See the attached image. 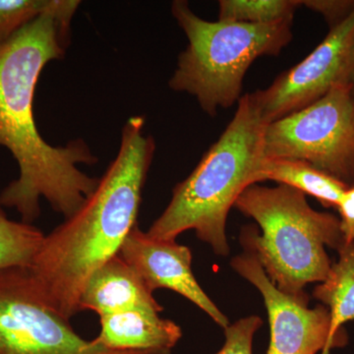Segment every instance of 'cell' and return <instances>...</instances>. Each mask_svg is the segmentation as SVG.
Listing matches in <instances>:
<instances>
[{"instance_id": "cell-1", "label": "cell", "mask_w": 354, "mask_h": 354, "mask_svg": "<svg viewBox=\"0 0 354 354\" xmlns=\"http://www.w3.org/2000/svg\"><path fill=\"white\" fill-rule=\"evenodd\" d=\"M79 6L77 0H55L46 13L0 44V146L8 149L19 167L18 178L0 193V205L15 209L29 225L41 215V198L66 220L99 183L100 178L78 167L97 160L86 142L50 145L39 134L32 111L41 71L48 62L64 58Z\"/></svg>"}, {"instance_id": "cell-2", "label": "cell", "mask_w": 354, "mask_h": 354, "mask_svg": "<svg viewBox=\"0 0 354 354\" xmlns=\"http://www.w3.org/2000/svg\"><path fill=\"white\" fill-rule=\"evenodd\" d=\"M143 116H132L121 133L120 150L97 187L75 213L43 244L29 269L39 297L53 311L71 320L88 279L118 255L137 225L142 192L156 151L144 134Z\"/></svg>"}, {"instance_id": "cell-3", "label": "cell", "mask_w": 354, "mask_h": 354, "mask_svg": "<svg viewBox=\"0 0 354 354\" xmlns=\"http://www.w3.org/2000/svg\"><path fill=\"white\" fill-rule=\"evenodd\" d=\"M266 125L250 93L242 95L225 131L190 176L174 187L171 202L149 235L176 241L186 230H194L216 255L227 257L230 209L247 187L261 183Z\"/></svg>"}, {"instance_id": "cell-4", "label": "cell", "mask_w": 354, "mask_h": 354, "mask_svg": "<svg viewBox=\"0 0 354 354\" xmlns=\"http://www.w3.org/2000/svg\"><path fill=\"white\" fill-rule=\"evenodd\" d=\"M235 208L253 218L242 227L241 242L281 292L308 297L305 286L322 283L332 266L326 247L339 250L344 244L339 218L315 211L306 195L290 186L253 185L237 198Z\"/></svg>"}, {"instance_id": "cell-5", "label": "cell", "mask_w": 354, "mask_h": 354, "mask_svg": "<svg viewBox=\"0 0 354 354\" xmlns=\"http://www.w3.org/2000/svg\"><path fill=\"white\" fill-rule=\"evenodd\" d=\"M171 13L188 39L169 85L196 97L214 118L239 102L247 70L257 58L277 57L292 39V19L271 24L205 20L187 1L176 0Z\"/></svg>"}, {"instance_id": "cell-6", "label": "cell", "mask_w": 354, "mask_h": 354, "mask_svg": "<svg viewBox=\"0 0 354 354\" xmlns=\"http://www.w3.org/2000/svg\"><path fill=\"white\" fill-rule=\"evenodd\" d=\"M353 86H339L306 108L266 125V158L304 160L354 184Z\"/></svg>"}, {"instance_id": "cell-7", "label": "cell", "mask_w": 354, "mask_h": 354, "mask_svg": "<svg viewBox=\"0 0 354 354\" xmlns=\"http://www.w3.org/2000/svg\"><path fill=\"white\" fill-rule=\"evenodd\" d=\"M0 354L145 353L86 341L41 300L28 267H15L0 270Z\"/></svg>"}, {"instance_id": "cell-8", "label": "cell", "mask_w": 354, "mask_h": 354, "mask_svg": "<svg viewBox=\"0 0 354 354\" xmlns=\"http://www.w3.org/2000/svg\"><path fill=\"white\" fill-rule=\"evenodd\" d=\"M354 83V11L301 62L265 90L250 93L267 124L306 108L339 86Z\"/></svg>"}, {"instance_id": "cell-9", "label": "cell", "mask_w": 354, "mask_h": 354, "mask_svg": "<svg viewBox=\"0 0 354 354\" xmlns=\"http://www.w3.org/2000/svg\"><path fill=\"white\" fill-rule=\"evenodd\" d=\"M237 274L262 295L269 316L271 341L267 354H324L348 344V335L332 334L329 309L323 304L309 308V297H293L281 292L250 252L232 258Z\"/></svg>"}, {"instance_id": "cell-10", "label": "cell", "mask_w": 354, "mask_h": 354, "mask_svg": "<svg viewBox=\"0 0 354 354\" xmlns=\"http://www.w3.org/2000/svg\"><path fill=\"white\" fill-rule=\"evenodd\" d=\"M118 255L135 270L147 288L176 291L190 300L221 328L230 321L202 290L193 274L192 253L189 247L176 241H160L135 225L120 247Z\"/></svg>"}, {"instance_id": "cell-11", "label": "cell", "mask_w": 354, "mask_h": 354, "mask_svg": "<svg viewBox=\"0 0 354 354\" xmlns=\"http://www.w3.org/2000/svg\"><path fill=\"white\" fill-rule=\"evenodd\" d=\"M79 307L80 312L91 310L99 317L130 309L158 314L164 310L139 274L118 254L97 268L88 279Z\"/></svg>"}, {"instance_id": "cell-12", "label": "cell", "mask_w": 354, "mask_h": 354, "mask_svg": "<svg viewBox=\"0 0 354 354\" xmlns=\"http://www.w3.org/2000/svg\"><path fill=\"white\" fill-rule=\"evenodd\" d=\"M100 324L101 330L95 339L114 351L171 354L183 337V330L176 323L146 310H124L101 316Z\"/></svg>"}, {"instance_id": "cell-13", "label": "cell", "mask_w": 354, "mask_h": 354, "mask_svg": "<svg viewBox=\"0 0 354 354\" xmlns=\"http://www.w3.org/2000/svg\"><path fill=\"white\" fill-rule=\"evenodd\" d=\"M265 180L290 186L316 198L327 208H337L344 191L351 186L304 160L283 158H265L261 183Z\"/></svg>"}, {"instance_id": "cell-14", "label": "cell", "mask_w": 354, "mask_h": 354, "mask_svg": "<svg viewBox=\"0 0 354 354\" xmlns=\"http://www.w3.org/2000/svg\"><path fill=\"white\" fill-rule=\"evenodd\" d=\"M339 259L313 290V297L329 309L332 334L348 335L342 326L354 321V242L337 250Z\"/></svg>"}, {"instance_id": "cell-15", "label": "cell", "mask_w": 354, "mask_h": 354, "mask_svg": "<svg viewBox=\"0 0 354 354\" xmlns=\"http://www.w3.org/2000/svg\"><path fill=\"white\" fill-rule=\"evenodd\" d=\"M44 236L35 225L10 220L0 205V270L30 267Z\"/></svg>"}, {"instance_id": "cell-16", "label": "cell", "mask_w": 354, "mask_h": 354, "mask_svg": "<svg viewBox=\"0 0 354 354\" xmlns=\"http://www.w3.org/2000/svg\"><path fill=\"white\" fill-rule=\"evenodd\" d=\"M301 0H221L218 20L271 24L292 19Z\"/></svg>"}, {"instance_id": "cell-17", "label": "cell", "mask_w": 354, "mask_h": 354, "mask_svg": "<svg viewBox=\"0 0 354 354\" xmlns=\"http://www.w3.org/2000/svg\"><path fill=\"white\" fill-rule=\"evenodd\" d=\"M55 0H0V44L46 13Z\"/></svg>"}, {"instance_id": "cell-18", "label": "cell", "mask_w": 354, "mask_h": 354, "mask_svg": "<svg viewBox=\"0 0 354 354\" xmlns=\"http://www.w3.org/2000/svg\"><path fill=\"white\" fill-rule=\"evenodd\" d=\"M262 325V319L255 315L230 324L225 329V344L215 354H253L254 335Z\"/></svg>"}, {"instance_id": "cell-19", "label": "cell", "mask_w": 354, "mask_h": 354, "mask_svg": "<svg viewBox=\"0 0 354 354\" xmlns=\"http://www.w3.org/2000/svg\"><path fill=\"white\" fill-rule=\"evenodd\" d=\"M301 6L322 15L330 28L346 20L354 11V0H301Z\"/></svg>"}, {"instance_id": "cell-20", "label": "cell", "mask_w": 354, "mask_h": 354, "mask_svg": "<svg viewBox=\"0 0 354 354\" xmlns=\"http://www.w3.org/2000/svg\"><path fill=\"white\" fill-rule=\"evenodd\" d=\"M337 209L341 216L339 223L344 242H354V184L344 191Z\"/></svg>"}, {"instance_id": "cell-21", "label": "cell", "mask_w": 354, "mask_h": 354, "mask_svg": "<svg viewBox=\"0 0 354 354\" xmlns=\"http://www.w3.org/2000/svg\"><path fill=\"white\" fill-rule=\"evenodd\" d=\"M353 97H354V83H353Z\"/></svg>"}]
</instances>
